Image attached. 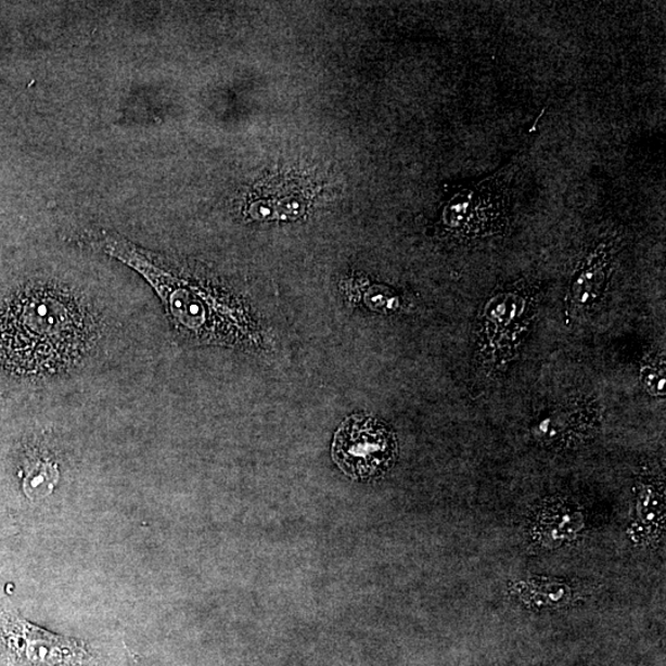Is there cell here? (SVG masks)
Wrapping results in <instances>:
<instances>
[{
    "label": "cell",
    "instance_id": "1",
    "mask_svg": "<svg viewBox=\"0 0 666 666\" xmlns=\"http://www.w3.org/2000/svg\"><path fill=\"white\" fill-rule=\"evenodd\" d=\"M97 326L82 295L55 283L33 285L0 312V359L22 373L65 371L92 347Z\"/></svg>",
    "mask_w": 666,
    "mask_h": 666
},
{
    "label": "cell",
    "instance_id": "2",
    "mask_svg": "<svg viewBox=\"0 0 666 666\" xmlns=\"http://www.w3.org/2000/svg\"><path fill=\"white\" fill-rule=\"evenodd\" d=\"M537 292L527 284L507 287L486 302L481 313V354L494 371L515 357L520 342L535 319Z\"/></svg>",
    "mask_w": 666,
    "mask_h": 666
},
{
    "label": "cell",
    "instance_id": "3",
    "mask_svg": "<svg viewBox=\"0 0 666 666\" xmlns=\"http://www.w3.org/2000/svg\"><path fill=\"white\" fill-rule=\"evenodd\" d=\"M398 457V440L384 422L353 415L342 422L333 437L332 459L348 478L368 482L390 470Z\"/></svg>",
    "mask_w": 666,
    "mask_h": 666
},
{
    "label": "cell",
    "instance_id": "4",
    "mask_svg": "<svg viewBox=\"0 0 666 666\" xmlns=\"http://www.w3.org/2000/svg\"><path fill=\"white\" fill-rule=\"evenodd\" d=\"M515 176L503 170L465 191L459 201L456 228L472 240L505 231L510 202L509 182Z\"/></svg>",
    "mask_w": 666,
    "mask_h": 666
},
{
    "label": "cell",
    "instance_id": "5",
    "mask_svg": "<svg viewBox=\"0 0 666 666\" xmlns=\"http://www.w3.org/2000/svg\"><path fill=\"white\" fill-rule=\"evenodd\" d=\"M624 239L619 233L601 239L590 248L572 277L565 299V317L580 318L601 303L614 271V266Z\"/></svg>",
    "mask_w": 666,
    "mask_h": 666
},
{
    "label": "cell",
    "instance_id": "6",
    "mask_svg": "<svg viewBox=\"0 0 666 666\" xmlns=\"http://www.w3.org/2000/svg\"><path fill=\"white\" fill-rule=\"evenodd\" d=\"M595 404L591 399L578 400L548 412L535 427L536 434L541 438L558 437L562 430L584 428L587 425H593L598 417Z\"/></svg>",
    "mask_w": 666,
    "mask_h": 666
},
{
    "label": "cell",
    "instance_id": "7",
    "mask_svg": "<svg viewBox=\"0 0 666 666\" xmlns=\"http://www.w3.org/2000/svg\"><path fill=\"white\" fill-rule=\"evenodd\" d=\"M23 489L30 500L48 498L60 479L55 461L44 454H35L25 465Z\"/></svg>",
    "mask_w": 666,
    "mask_h": 666
},
{
    "label": "cell",
    "instance_id": "8",
    "mask_svg": "<svg viewBox=\"0 0 666 666\" xmlns=\"http://www.w3.org/2000/svg\"><path fill=\"white\" fill-rule=\"evenodd\" d=\"M665 363L663 358L651 359L641 368V383L643 388L652 395L664 394Z\"/></svg>",
    "mask_w": 666,
    "mask_h": 666
}]
</instances>
